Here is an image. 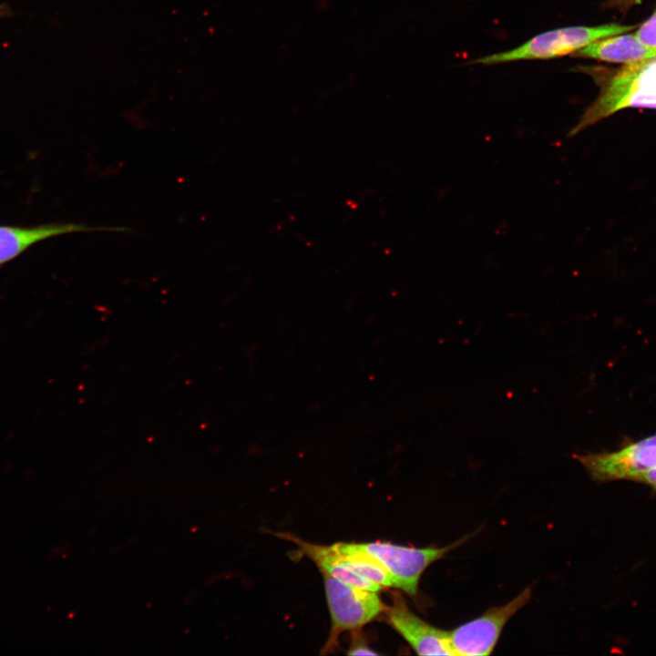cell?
Instances as JSON below:
<instances>
[{
    "mask_svg": "<svg viewBox=\"0 0 656 656\" xmlns=\"http://www.w3.org/2000/svg\"><path fill=\"white\" fill-rule=\"evenodd\" d=\"M332 545L338 552L340 561L348 569L383 589L395 588L387 570L373 557L354 548L353 543L337 542Z\"/></svg>",
    "mask_w": 656,
    "mask_h": 656,
    "instance_id": "11",
    "label": "cell"
},
{
    "mask_svg": "<svg viewBox=\"0 0 656 656\" xmlns=\"http://www.w3.org/2000/svg\"><path fill=\"white\" fill-rule=\"evenodd\" d=\"M531 588L525 589L507 604L494 607L483 615L449 631L454 655L477 656L490 654L507 620L530 599Z\"/></svg>",
    "mask_w": 656,
    "mask_h": 656,
    "instance_id": "5",
    "label": "cell"
},
{
    "mask_svg": "<svg viewBox=\"0 0 656 656\" xmlns=\"http://www.w3.org/2000/svg\"><path fill=\"white\" fill-rule=\"evenodd\" d=\"M635 26L607 24L596 26H574L538 34L519 46L479 57L473 64L491 66L523 60H546L573 55L589 44L610 36L624 34Z\"/></svg>",
    "mask_w": 656,
    "mask_h": 656,
    "instance_id": "2",
    "label": "cell"
},
{
    "mask_svg": "<svg viewBox=\"0 0 656 656\" xmlns=\"http://www.w3.org/2000/svg\"><path fill=\"white\" fill-rule=\"evenodd\" d=\"M641 0H609L607 6L616 8L620 11H627L633 5L639 4Z\"/></svg>",
    "mask_w": 656,
    "mask_h": 656,
    "instance_id": "14",
    "label": "cell"
},
{
    "mask_svg": "<svg viewBox=\"0 0 656 656\" xmlns=\"http://www.w3.org/2000/svg\"><path fill=\"white\" fill-rule=\"evenodd\" d=\"M637 480L646 481L656 487V466L642 472Z\"/></svg>",
    "mask_w": 656,
    "mask_h": 656,
    "instance_id": "15",
    "label": "cell"
},
{
    "mask_svg": "<svg viewBox=\"0 0 656 656\" xmlns=\"http://www.w3.org/2000/svg\"><path fill=\"white\" fill-rule=\"evenodd\" d=\"M574 457L596 480L637 479L642 472L656 466V436L618 452L576 455Z\"/></svg>",
    "mask_w": 656,
    "mask_h": 656,
    "instance_id": "7",
    "label": "cell"
},
{
    "mask_svg": "<svg viewBox=\"0 0 656 656\" xmlns=\"http://www.w3.org/2000/svg\"><path fill=\"white\" fill-rule=\"evenodd\" d=\"M359 630L354 631L355 634L353 639L352 645L350 646L347 654L349 655H378V653L373 651L364 641L363 638L359 637Z\"/></svg>",
    "mask_w": 656,
    "mask_h": 656,
    "instance_id": "13",
    "label": "cell"
},
{
    "mask_svg": "<svg viewBox=\"0 0 656 656\" xmlns=\"http://www.w3.org/2000/svg\"><path fill=\"white\" fill-rule=\"evenodd\" d=\"M276 536L294 542L298 546V554L311 559L323 574L364 589L377 592L383 589L379 585L361 577L343 565L332 545L312 544L288 533H277Z\"/></svg>",
    "mask_w": 656,
    "mask_h": 656,
    "instance_id": "9",
    "label": "cell"
},
{
    "mask_svg": "<svg viewBox=\"0 0 656 656\" xmlns=\"http://www.w3.org/2000/svg\"><path fill=\"white\" fill-rule=\"evenodd\" d=\"M386 622L419 655H454L449 631L438 629L418 617L399 593L384 612Z\"/></svg>",
    "mask_w": 656,
    "mask_h": 656,
    "instance_id": "6",
    "label": "cell"
},
{
    "mask_svg": "<svg viewBox=\"0 0 656 656\" xmlns=\"http://www.w3.org/2000/svg\"><path fill=\"white\" fill-rule=\"evenodd\" d=\"M572 56L631 64L656 57V52L641 42L635 34H620L597 40Z\"/></svg>",
    "mask_w": 656,
    "mask_h": 656,
    "instance_id": "10",
    "label": "cell"
},
{
    "mask_svg": "<svg viewBox=\"0 0 656 656\" xmlns=\"http://www.w3.org/2000/svg\"><path fill=\"white\" fill-rule=\"evenodd\" d=\"M460 539L442 548H414L389 542L353 543L354 547L376 559L390 574L395 588L410 596L417 593L419 579L425 569L462 544Z\"/></svg>",
    "mask_w": 656,
    "mask_h": 656,
    "instance_id": "4",
    "label": "cell"
},
{
    "mask_svg": "<svg viewBox=\"0 0 656 656\" xmlns=\"http://www.w3.org/2000/svg\"><path fill=\"white\" fill-rule=\"evenodd\" d=\"M635 36L656 52V12L640 26Z\"/></svg>",
    "mask_w": 656,
    "mask_h": 656,
    "instance_id": "12",
    "label": "cell"
},
{
    "mask_svg": "<svg viewBox=\"0 0 656 656\" xmlns=\"http://www.w3.org/2000/svg\"><path fill=\"white\" fill-rule=\"evenodd\" d=\"M324 591L331 616V630L322 653L333 651L340 634L360 630L384 614L385 605L377 591L346 584L327 574H323Z\"/></svg>",
    "mask_w": 656,
    "mask_h": 656,
    "instance_id": "3",
    "label": "cell"
},
{
    "mask_svg": "<svg viewBox=\"0 0 656 656\" xmlns=\"http://www.w3.org/2000/svg\"><path fill=\"white\" fill-rule=\"evenodd\" d=\"M629 108L656 109V57L627 64L601 87L597 98L570 128L571 138Z\"/></svg>",
    "mask_w": 656,
    "mask_h": 656,
    "instance_id": "1",
    "label": "cell"
},
{
    "mask_svg": "<svg viewBox=\"0 0 656 656\" xmlns=\"http://www.w3.org/2000/svg\"><path fill=\"white\" fill-rule=\"evenodd\" d=\"M129 232L122 226H89L77 222H55L33 227L0 225V266L17 258L28 248L49 238L86 231Z\"/></svg>",
    "mask_w": 656,
    "mask_h": 656,
    "instance_id": "8",
    "label": "cell"
}]
</instances>
